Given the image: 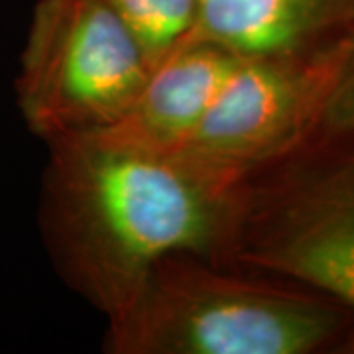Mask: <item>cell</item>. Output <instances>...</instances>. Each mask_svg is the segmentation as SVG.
Wrapping results in <instances>:
<instances>
[{"instance_id": "7", "label": "cell", "mask_w": 354, "mask_h": 354, "mask_svg": "<svg viewBox=\"0 0 354 354\" xmlns=\"http://www.w3.org/2000/svg\"><path fill=\"white\" fill-rule=\"evenodd\" d=\"M353 34L354 0H197L185 39L256 59L313 55Z\"/></svg>"}, {"instance_id": "10", "label": "cell", "mask_w": 354, "mask_h": 354, "mask_svg": "<svg viewBox=\"0 0 354 354\" xmlns=\"http://www.w3.org/2000/svg\"><path fill=\"white\" fill-rule=\"evenodd\" d=\"M330 169L341 177L342 181L351 183L354 187V156L348 158V160H342V162H337V164H330Z\"/></svg>"}, {"instance_id": "8", "label": "cell", "mask_w": 354, "mask_h": 354, "mask_svg": "<svg viewBox=\"0 0 354 354\" xmlns=\"http://www.w3.org/2000/svg\"><path fill=\"white\" fill-rule=\"evenodd\" d=\"M138 38L150 64L189 36L197 0H102Z\"/></svg>"}, {"instance_id": "3", "label": "cell", "mask_w": 354, "mask_h": 354, "mask_svg": "<svg viewBox=\"0 0 354 354\" xmlns=\"http://www.w3.org/2000/svg\"><path fill=\"white\" fill-rule=\"evenodd\" d=\"M150 67L138 38L102 0H38L16 102L46 146L88 138L122 116Z\"/></svg>"}, {"instance_id": "4", "label": "cell", "mask_w": 354, "mask_h": 354, "mask_svg": "<svg viewBox=\"0 0 354 354\" xmlns=\"http://www.w3.org/2000/svg\"><path fill=\"white\" fill-rule=\"evenodd\" d=\"M354 34L305 57L241 59L189 142L174 156L234 185L283 164L321 134Z\"/></svg>"}, {"instance_id": "9", "label": "cell", "mask_w": 354, "mask_h": 354, "mask_svg": "<svg viewBox=\"0 0 354 354\" xmlns=\"http://www.w3.org/2000/svg\"><path fill=\"white\" fill-rule=\"evenodd\" d=\"M319 136L354 140V41L330 88Z\"/></svg>"}, {"instance_id": "2", "label": "cell", "mask_w": 354, "mask_h": 354, "mask_svg": "<svg viewBox=\"0 0 354 354\" xmlns=\"http://www.w3.org/2000/svg\"><path fill=\"white\" fill-rule=\"evenodd\" d=\"M193 254L164 258L106 327L113 354H311L335 346L348 307Z\"/></svg>"}, {"instance_id": "1", "label": "cell", "mask_w": 354, "mask_h": 354, "mask_svg": "<svg viewBox=\"0 0 354 354\" xmlns=\"http://www.w3.org/2000/svg\"><path fill=\"white\" fill-rule=\"evenodd\" d=\"M41 227L64 279L106 323L127 311L167 256L230 264L246 185L179 156L97 138L50 144Z\"/></svg>"}, {"instance_id": "5", "label": "cell", "mask_w": 354, "mask_h": 354, "mask_svg": "<svg viewBox=\"0 0 354 354\" xmlns=\"http://www.w3.org/2000/svg\"><path fill=\"white\" fill-rule=\"evenodd\" d=\"M230 264L276 274L354 309V187L329 165L246 183Z\"/></svg>"}, {"instance_id": "6", "label": "cell", "mask_w": 354, "mask_h": 354, "mask_svg": "<svg viewBox=\"0 0 354 354\" xmlns=\"http://www.w3.org/2000/svg\"><path fill=\"white\" fill-rule=\"evenodd\" d=\"M241 57L185 39L150 67L122 116L88 138L156 156H174L195 134Z\"/></svg>"}]
</instances>
